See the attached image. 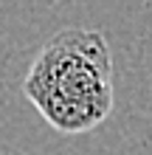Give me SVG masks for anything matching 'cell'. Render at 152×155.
Returning a JSON list of instances; mask_svg holds the SVG:
<instances>
[{
	"instance_id": "cell-1",
	"label": "cell",
	"mask_w": 152,
	"mask_h": 155,
	"mask_svg": "<svg viewBox=\"0 0 152 155\" xmlns=\"http://www.w3.org/2000/svg\"><path fill=\"white\" fill-rule=\"evenodd\" d=\"M23 96L62 135L96 130L113 110V57L102 31L65 28L42 45Z\"/></svg>"
}]
</instances>
